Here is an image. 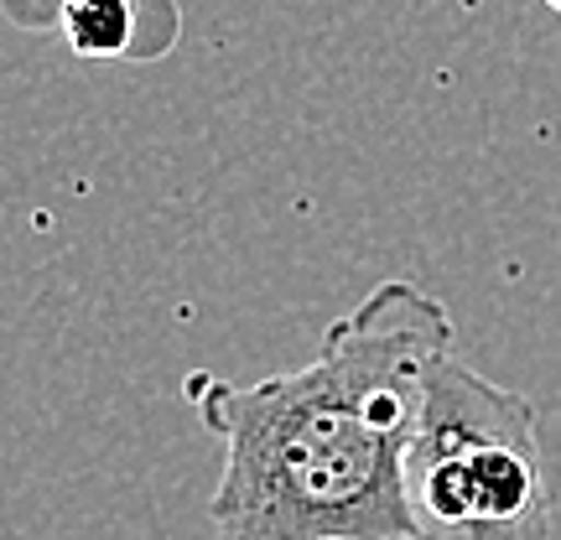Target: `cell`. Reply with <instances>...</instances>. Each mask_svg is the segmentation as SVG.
I'll list each match as a JSON object with an SVG mask.
<instances>
[{
	"mask_svg": "<svg viewBox=\"0 0 561 540\" xmlns=\"http://www.w3.org/2000/svg\"><path fill=\"white\" fill-rule=\"evenodd\" d=\"M546 5H551V11H557V16H561V0H546Z\"/></svg>",
	"mask_w": 561,
	"mask_h": 540,
	"instance_id": "obj_5",
	"label": "cell"
},
{
	"mask_svg": "<svg viewBox=\"0 0 561 540\" xmlns=\"http://www.w3.org/2000/svg\"><path fill=\"white\" fill-rule=\"evenodd\" d=\"M219 540H229V536H219ZM396 540H426V536H396Z\"/></svg>",
	"mask_w": 561,
	"mask_h": 540,
	"instance_id": "obj_4",
	"label": "cell"
},
{
	"mask_svg": "<svg viewBox=\"0 0 561 540\" xmlns=\"http://www.w3.org/2000/svg\"><path fill=\"white\" fill-rule=\"evenodd\" d=\"M136 0H68L58 21L79 58H125L136 47Z\"/></svg>",
	"mask_w": 561,
	"mask_h": 540,
	"instance_id": "obj_3",
	"label": "cell"
},
{
	"mask_svg": "<svg viewBox=\"0 0 561 540\" xmlns=\"http://www.w3.org/2000/svg\"><path fill=\"white\" fill-rule=\"evenodd\" d=\"M62 5H68V0H58V11H62Z\"/></svg>",
	"mask_w": 561,
	"mask_h": 540,
	"instance_id": "obj_6",
	"label": "cell"
},
{
	"mask_svg": "<svg viewBox=\"0 0 561 540\" xmlns=\"http://www.w3.org/2000/svg\"><path fill=\"white\" fill-rule=\"evenodd\" d=\"M405 494L426 540H551L530 401L442 354L405 452Z\"/></svg>",
	"mask_w": 561,
	"mask_h": 540,
	"instance_id": "obj_2",
	"label": "cell"
},
{
	"mask_svg": "<svg viewBox=\"0 0 561 540\" xmlns=\"http://www.w3.org/2000/svg\"><path fill=\"white\" fill-rule=\"evenodd\" d=\"M442 354H453L447 307L411 280H385L291 375L255 384L193 375L198 421L224 441L214 530L229 540L421 536L405 452Z\"/></svg>",
	"mask_w": 561,
	"mask_h": 540,
	"instance_id": "obj_1",
	"label": "cell"
}]
</instances>
